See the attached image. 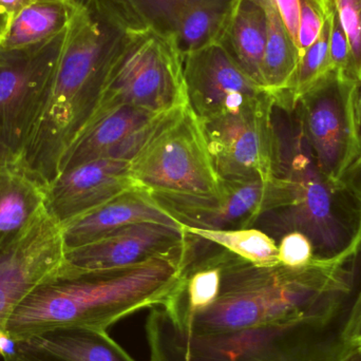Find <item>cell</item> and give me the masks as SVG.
<instances>
[{
	"instance_id": "cell-23",
	"label": "cell",
	"mask_w": 361,
	"mask_h": 361,
	"mask_svg": "<svg viewBox=\"0 0 361 361\" xmlns=\"http://www.w3.org/2000/svg\"><path fill=\"white\" fill-rule=\"evenodd\" d=\"M267 14V40L262 63L264 88L276 106L286 92L300 61V52L271 0H263Z\"/></svg>"
},
{
	"instance_id": "cell-8",
	"label": "cell",
	"mask_w": 361,
	"mask_h": 361,
	"mask_svg": "<svg viewBox=\"0 0 361 361\" xmlns=\"http://www.w3.org/2000/svg\"><path fill=\"white\" fill-rule=\"evenodd\" d=\"M276 99L201 121L206 145L219 179L255 182L283 177L284 162L274 127Z\"/></svg>"
},
{
	"instance_id": "cell-18",
	"label": "cell",
	"mask_w": 361,
	"mask_h": 361,
	"mask_svg": "<svg viewBox=\"0 0 361 361\" xmlns=\"http://www.w3.org/2000/svg\"><path fill=\"white\" fill-rule=\"evenodd\" d=\"M14 341L4 361H135L104 329L61 326Z\"/></svg>"
},
{
	"instance_id": "cell-11",
	"label": "cell",
	"mask_w": 361,
	"mask_h": 361,
	"mask_svg": "<svg viewBox=\"0 0 361 361\" xmlns=\"http://www.w3.org/2000/svg\"><path fill=\"white\" fill-rule=\"evenodd\" d=\"M158 205L184 226L203 229L248 228L267 212L286 207L293 200L286 176L255 182L220 180L216 197L150 192Z\"/></svg>"
},
{
	"instance_id": "cell-33",
	"label": "cell",
	"mask_w": 361,
	"mask_h": 361,
	"mask_svg": "<svg viewBox=\"0 0 361 361\" xmlns=\"http://www.w3.org/2000/svg\"><path fill=\"white\" fill-rule=\"evenodd\" d=\"M33 1L34 0H0V10L8 17L11 23L23 8Z\"/></svg>"
},
{
	"instance_id": "cell-21",
	"label": "cell",
	"mask_w": 361,
	"mask_h": 361,
	"mask_svg": "<svg viewBox=\"0 0 361 361\" xmlns=\"http://www.w3.org/2000/svg\"><path fill=\"white\" fill-rule=\"evenodd\" d=\"M267 40V14L263 0H239L218 44L264 88L262 63Z\"/></svg>"
},
{
	"instance_id": "cell-9",
	"label": "cell",
	"mask_w": 361,
	"mask_h": 361,
	"mask_svg": "<svg viewBox=\"0 0 361 361\" xmlns=\"http://www.w3.org/2000/svg\"><path fill=\"white\" fill-rule=\"evenodd\" d=\"M130 171L135 183L149 192L195 197L220 193L201 121L189 105L177 122L131 161Z\"/></svg>"
},
{
	"instance_id": "cell-20",
	"label": "cell",
	"mask_w": 361,
	"mask_h": 361,
	"mask_svg": "<svg viewBox=\"0 0 361 361\" xmlns=\"http://www.w3.org/2000/svg\"><path fill=\"white\" fill-rule=\"evenodd\" d=\"M154 116L156 114L129 106L95 116L66 152L59 173L90 161L107 158L109 152L129 133Z\"/></svg>"
},
{
	"instance_id": "cell-27",
	"label": "cell",
	"mask_w": 361,
	"mask_h": 361,
	"mask_svg": "<svg viewBox=\"0 0 361 361\" xmlns=\"http://www.w3.org/2000/svg\"><path fill=\"white\" fill-rule=\"evenodd\" d=\"M333 10L349 39L356 80H361V0H332Z\"/></svg>"
},
{
	"instance_id": "cell-30",
	"label": "cell",
	"mask_w": 361,
	"mask_h": 361,
	"mask_svg": "<svg viewBox=\"0 0 361 361\" xmlns=\"http://www.w3.org/2000/svg\"><path fill=\"white\" fill-rule=\"evenodd\" d=\"M339 339L348 351H353L361 345V288L356 295L345 316V322L338 331Z\"/></svg>"
},
{
	"instance_id": "cell-5",
	"label": "cell",
	"mask_w": 361,
	"mask_h": 361,
	"mask_svg": "<svg viewBox=\"0 0 361 361\" xmlns=\"http://www.w3.org/2000/svg\"><path fill=\"white\" fill-rule=\"evenodd\" d=\"M187 105L184 57L178 47L152 30L131 27L92 118L123 106L158 114Z\"/></svg>"
},
{
	"instance_id": "cell-29",
	"label": "cell",
	"mask_w": 361,
	"mask_h": 361,
	"mask_svg": "<svg viewBox=\"0 0 361 361\" xmlns=\"http://www.w3.org/2000/svg\"><path fill=\"white\" fill-rule=\"evenodd\" d=\"M278 252L280 264L292 269L307 267L314 260L311 241L299 231L286 233L280 240Z\"/></svg>"
},
{
	"instance_id": "cell-7",
	"label": "cell",
	"mask_w": 361,
	"mask_h": 361,
	"mask_svg": "<svg viewBox=\"0 0 361 361\" xmlns=\"http://www.w3.org/2000/svg\"><path fill=\"white\" fill-rule=\"evenodd\" d=\"M67 30L27 48L0 49V166L19 165L42 121Z\"/></svg>"
},
{
	"instance_id": "cell-6",
	"label": "cell",
	"mask_w": 361,
	"mask_h": 361,
	"mask_svg": "<svg viewBox=\"0 0 361 361\" xmlns=\"http://www.w3.org/2000/svg\"><path fill=\"white\" fill-rule=\"evenodd\" d=\"M324 330L259 326L235 332L193 335L167 329L156 361H347L350 352Z\"/></svg>"
},
{
	"instance_id": "cell-4",
	"label": "cell",
	"mask_w": 361,
	"mask_h": 361,
	"mask_svg": "<svg viewBox=\"0 0 361 361\" xmlns=\"http://www.w3.org/2000/svg\"><path fill=\"white\" fill-rule=\"evenodd\" d=\"M286 169L284 176L293 185L292 202L267 214H277L283 231L307 235L316 260H353L361 248L360 202L318 169L300 135Z\"/></svg>"
},
{
	"instance_id": "cell-14",
	"label": "cell",
	"mask_w": 361,
	"mask_h": 361,
	"mask_svg": "<svg viewBox=\"0 0 361 361\" xmlns=\"http://www.w3.org/2000/svg\"><path fill=\"white\" fill-rule=\"evenodd\" d=\"M184 78L189 108L201 121L237 111L271 94L219 44L186 55Z\"/></svg>"
},
{
	"instance_id": "cell-19",
	"label": "cell",
	"mask_w": 361,
	"mask_h": 361,
	"mask_svg": "<svg viewBox=\"0 0 361 361\" xmlns=\"http://www.w3.org/2000/svg\"><path fill=\"white\" fill-rule=\"evenodd\" d=\"M47 188L18 165L0 166V252L25 235L46 209Z\"/></svg>"
},
{
	"instance_id": "cell-32",
	"label": "cell",
	"mask_w": 361,
	"mask_h": 361,
	"mask_svg": "<svg viewBox=\"0 0 361 361\" xmlns=\"http://www.w3.org/2000/svg\"><path fill=\"white\" fill-rule=\"evenodd\" d=\"M361 204V154L345 169L338 180Z\"/></svg>"
},
{
	"instance_id": "cell-22",
	"label": "cell",
	"mask_w": 361,
	"mask_h": 361,
	"mask_svg": "<svg viewBox=\"0 0 361 361\" xmlns=\"http://www.w3.org/2000/svg\"><path fill=\"white\" fill-rule=\"evenodd\" d=\"M78 0H34L11 20L0 49L27 48L51 39L69 27Z\"/></svg>"
},
{
	"instance_id": "cell-16",
	"label": "cell",
	"mask_w": 361,
	"mask_h": 361,
	"mask_svg": "<svg viewBox=\"0 0 361 361\" xmlns=\"http://www.w3.org/2000/svg\"><path fill=\"white\" fill-rule=\"evenodd\" d=\"M135 187L130 162L97 159L59 173L47 187L46 209L63 226Z\"/></svg>"
},
{
	"instance_id": "cell-28",
	"label": "cell",
	"mask_w": 361,
	"mask_h": 361,
	"mask_svg": "<svg viewBox=\"0 0 361 361\" xmlns=\"http://www.w3.org/2000/svg\"><path fill=\"white\" fill-rule=\"evenodd\" d=\"M329 52L333 69L343 74L350 80H356L354 71L353 54L349 39L333 10L330 20V39H329Z\"/></svg>"
},
{
	"instance_id": "cell-2",
	"label": "cell",
	"mask_w": 361,
	"mask_h": 361,
	"mask_svg": "<svg viewBox=\"0 0 361 361\" xmlns=\"http://www.w3.org/2000/svg\"><path fill=\"white\" fill-rule=\"evenodd\" d=\"M131 27L116 0H78L48 106L18 165L46 188L92 118Z\"/></svg>"
},
{
	"instance_id": "cell-34",
	"label": "cell",
	"mask_w": 361,
	"mask_h": 361,
	"mask_svg": "<svg viewBox=\"0 0 361 361\" xmlns=\"http://www.w3.org/2000/svg\"><path fill=\"white\" fill-rule=\"evenodd\" d=\"M355 114L356 126H357L358 146H360V154H358V157H360L361 154V80L358 82L357 89H356Z\"/></svg>"
},
{
	"instance_id": "cell-31",
	"label": "cell",
	"mask_w": 361,
	"mask_h": 361,
	"mask_svg": "<svg viewBox=\"0 0 361 361\" xmlns=\"http://www.w3.org/2000/svg\"><path fill=\"white\" fill-rule=\"evenodd\" d=\"M277 12L279 13L288 33L297 44L299 17L302 6L313 4H330L332 0H271Z\"/></svg>"
},
{
	"instance_id": "cell-10",
	"label": "cell",
	"mask_w": 361,
	"mask_h": 361,
	"mask_svg": "<svg viewBox=\"0 0 361 361\" xmlns=\"http://www.w3.org/2000/svg\"><path fill=\"white\" fill-rule=\"evenodd\" d=\"M357 84L332 69L295 104L299 135L318 169L335 182L360 154L355 114Z\"/></svg>"
},
{
	"instance_id": "cell-12",
	"label": "cell",
	"mask_w": 361,
	"mask_h": 361,
	"mask_svg": "<svg viewBox=\"0 0 361 361\" xmlns=\"http://www.w3.org/2000/svg\"><path fill=\"white\" fill-rule=\"evenodd\" d=\"M133 27L149 29L183 57L218 44L239 0H116Z\"/></svg>"
},
{
	"instance_id": "cell-3",
	"label": "cell",
	"mask_w": 361,
	"mask_h": 361,
	"mask_svg": "<svg viewBox=\"0 0 361 361\" xmlns=\"http://www.w3.org/2000/svg\"><path fill=\"white\" fill-rule=\"evenodd\" d=\"M185 256L93 271L72 269L66 262L17 307L6 333L18 341L61 326L106 330L130 314L162 303L179 283Z\"/></svg>"
},
{
	"instance_id": "cell-35",
	"label": "cell",
	"mask_w": 361,
	"mask_h": 361,
	"mask_svg": "<svg viewBox=\"0 0 361 361\" xmlns=\"http://www.w3.org/2000/svg\"><path fill=\"white\" fill-rule=\"evenodd\" d=\"M8 25H10V19L0 10V42L4 39V35L8 31Z\"/></svg>"
},
{
	"instance_id": "cell-26",
	"label": "cell",
	"mask_w": 361,
	"mask_h": 361,
	"mask_svg": "<svg viewBox=\"0 0 361 361\" xmlns=\"http://www.w3.org/2000/svg\"><path fill=\"white\" fill-rule=\"evenodd\" d=\"M188 106V105H187ZM187 106L176 108L152 116L147 122L129 133L120 144L108 154L107 158L131 162L144 148L147 147L161 133L179 120Z\"/></svg>"
},
{
	"instance_id": "cell-1",
	"label": "cell",
	"mask_w": 361,
	"mask_h": 361,
	"mask_svg": "<svg viewBox=\"0 0 361 361\" xmlns=\"http://www.w3.org/2000/svg\"><path fill=\"white\" fill-rule=\"evenodd\" d=\"M351 261L314 259L307 267H257L193 237L175 290L158 307L193 335L259 326L324 330L353 288Z\"/></svg>"
},
{
	"instance_id": "cell-17",
	"label": "cell",
	"mask_w": 361,
	"mask_h": 361,
	"mask_svg": "<svg viewBox=\"0 0 361 361\" xmlns=\"http://www.w3.org/2000/svg\"><path fill=\"white\" fill-rule=\"evenodd\" d=\"M140 223H160L182 227L163 210L143 187L121 193L103 205L61 226L66 250L99 241L124 227Z\"/></svg>"
},
{
	"instance_id": "cell-24",
	"label": "cell",
	"mask_w": 361,
	"mask_h": 361,
	"mask_svg": "<svg viewBox=\"0 0 361 361\" xmlns=\"http://www.w3.org/2000/svg\"><path fill=\"white\" fill-rule=\"evenodd\" d=\"M185 233L204 241L216 244L231 254L257 267L280 264L278 245L275 240L260 229H203L184 226Z\"/></svg>"
},
{
	"instance_id": "cell-25",
	"label": "cell",
	"mask_w": 361,
	"mask_h": 361,
	"mask_svg": "<svg viewBox=\"0 0 361 361\" xmlns=\"http://www.w3.org/2000/svg\"><path fill=\"white\" fill-rule=\"evenodd\" d=\"M330 20L331 17L317 40L301 54L290 87L278 102L277 106L279 107L294 110L297 99L333 69L329 52Z\"/></svg>"
},
{
	"instance_id": "cell-13",
	"label": "cell",
	"mask_w": 361,
	"mask_h": 361,
	"mask_svg": "<svg viewBox=\"0 0 361 361\" xmlns=\"http://www.w3.org/2000/svg\"><path fill=\"white\" fill-rule=\"evenodd\" d=\"M66 265L61 228L48 212L18 241L0 252V334L19 305Z\"/></svg>"
},
{
	"instance_id": "cell-15",
	"label": "cell",
	"mask_w": 361,
	"mask_h": 361,
	"mask_svg": "<svg viewBox=\"0 0 361 361\" xmlns=\"http://www.w3.org/2000/svg\"><path fill=\"white\" fill-rule=\"evenodd\" d=\"M189 235L182 227L140 223L124 227L99 241L66 250L68 267L84 271L135 267L152 259L184 256Z\"/></svg>"
}]
</instances>
